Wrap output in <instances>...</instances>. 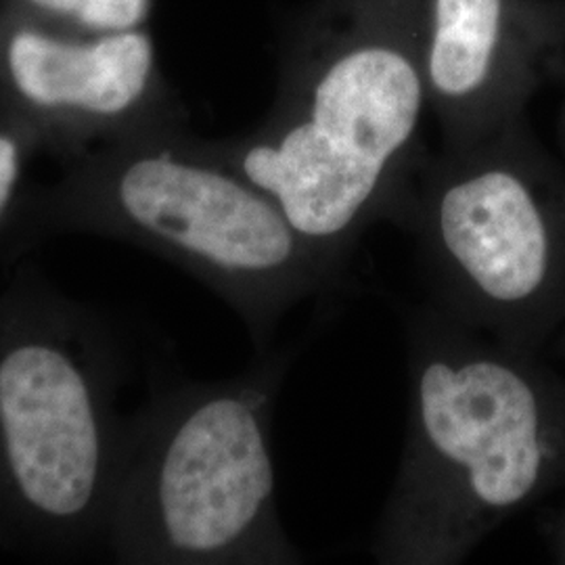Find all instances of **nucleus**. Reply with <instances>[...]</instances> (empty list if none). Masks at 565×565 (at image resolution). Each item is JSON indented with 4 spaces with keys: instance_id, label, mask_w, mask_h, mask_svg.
Masks as SVG:
<instances>
[{
    "instance_id": "obj_8",
    "label": "nucleus",
    "mask_w": 565,
    "mask_h": 565,
    "mask_svg": "<svg viewBox=\"0 0 565 565\" xmlns=\"http://www.w3.org/2000/svg\"><path fill=\"white\" fill-rule=\"evenodd\" d=\"M501 25L503 0H436L427 78L463 130L488 88Z\"/></svg>"
},
{
    "instance_id": "obj_6",
    "label": "nucleus",
    "mask_w": 565,
    "mask_h": 565,
    "mask_svg": "<svg viewBox=\"0 0 565 565\" xmlns=\"http://www.w3.org/2000/svg\"><path fill=\"white\" fill-rule=\"evenodd\" d=\"M0 124L63 162L172 128L151 36L82 32L0 7Z\"/></svg>"
},
{
    "instance_id": "obj_5",
    "label": "nucleus",
    "mask_w": 565,
    "mask_h": 565,
    "mask_svg": "<svg viewBox=\"0 0 565 565\" xmlns=\"http://www.w3.org/2000/svg\"><path fill=\"white\" fill-rule=\"evenodd\" d=\"M422 107L424 84L413 61L373 44L329 63L263 132L203 147L268 195L298 235L343 268L380 207Z\"/></svg>"
},
{
    "instance_id": "obj_3",
    "label": "nucleus",
    "mask_w": 565,
    "mask_h": 565,
    "mask_svg": "<svg viewBox=\"0 0 565 565\" xmlns=\"http://www.w3.org/2000/svg\"><path fill=\"white\" fill-rule=\"evenodd\" d=\"M289 354L223 382L156 387L124 417L105 546L120 564L291 565L277 509L273 415Z\"/></svg>"
},
{
    "instance_id": "obj_7",
    "label": "nucleus",
    "mask_w": 565,
    "mask_h": 565,
    "mask_svg": "<svg viewBox=\"0 0 565 565\" xmlns=\"http://www.w3.org/2000/svg\"><path fill=\"white\" fill-rule=\"evenodd\" d=\"M415 226L438 306L473 329L511 324L553 279L551 221L524 177L505 163L450 170Z\"/></svg>"
},
{
    "instance_id": "obj_9",
    "label": "nucleus",
    "mask_w": 565,
    "mask_h": 565,
    "mask_svg": "<svg viewBox=\"0 0 565 565\" xmlns=\"http://www.w3.org/2000/svg\"><path fill=\"white\" fill-rule=\"evenodd\" d=\"M34 20L82 32H126L145 28L153 0H0Z\"/></svg>"
},
{
    "instance_id": "obj_2",
    "label": "nucleus",
    "mask_w": 565,
    "mask_h": 565,
    "mask_svg": "<svg viewBox=\"0 0 565 565\" xmlns=\"http://www.w3.org/2000/svg\"><path fill=\"white\" fill-rule=\"evenodd\" d=\"M126 354L111 321L15 266L0 282V545H105Z\"/></svg>"
},
{
    "instance_id": "obj_4",
    "label": "nucleus",
    "mask_w": 565,
    "mask_h": 565,
    "mask_svg": "<svg viewBox=\"0 0 565 565\" xmlns=\"http://www.w3.org/2000/svg\"><path fill=\"white\" fill-rule=\"evenodd\" d=\"M440 306L406 321L403 461L373 534L380 564H459L541 488L553 459L527 371Z\"/></svg>"
},
{
    "instance_id": "obj_1",
    "label": "nucleus",
    "mask_w": 565,
    "mask_h": 565,
    "mask_svg": "<svg viewBox=\"0 0 565 565\" xmlns=\"http://www.w3.org/2000/svg\"><path fill=\"white\" fill-rule=\"evenodd\" d=\"M90 233L142 247L202 281L270 348L282 315L343 268L298 235L279 205L172 128L105 142L30 184L0 243L13 266L42 242Z\"/></svg>"
}]
</instances>
